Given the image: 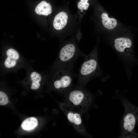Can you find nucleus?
<instances>
[{"instance_id":"nucleus-1","label":"nucleus","mask_w":138,"mask_h":138,"mask_svg":"<svg viewBox=\"0 0 138 138\" xmlns=\"http://www.w3.org/2000/svg\"><path fill=\"white\" fill-rule=\"evenodd\" d=\"M124 113L121 123V137H136L134 131L138 119V107L131 104L126 99L122 100Z\"/></svg>"},{"instance_id":"nucleus-16","label":"nucleus","mask_w":138,"mask_h":138,"mask_svg":"<svg viewBox=\"0 0 138 138\" xmlns=\"http://www.w3.org/2000/svg\"><path fill=\"white\" fill-rule=\"evenodd\" d=\"M31 77L32 82H40L41 79L40 75L36 72H32L31 74Z\"/></svg>"},{"instance_id":"nucleus-11","label":"nucleus","mask_w":138,"mask_h":138,"mask_svg":"<svg viewBox=\"0 0 138 138\" xmlns=\"http://www.w3.org/2000/svg\"><path fill=\"white\" fill-rule=\"evenodd\" d=\"M38 124L37 119L33 117L28 118L25 120L21 124V127L24 130L30 131L34 129Z\"/></svg>"},{"instance_id":"nucleus-15","label":"nucleus","mask_w":138,"mask_h":138,"mask_svg":"<svg viewBox=\"0 0 138 138\" xmlns=\"http://www.w3.org/2000/svg\"><path fill=\"white\" fill-rule=\"evenodd\" d=\"M8 99L6 95L4 92L0 91V105H4L8 102Z\"/></svg>"},{"instance_id":"nucleus-17","label":"nucleus","mask_w":138,"mask_h":138,"mask_svg":"<svg viewBox=\"0 0 138 138\" xmlns=\"http://www.w3.org/2000/svg\"><path fill=\"white\" fill-rule=\"evenodd\" d=\"M40 84L39 82H32L31 89H36L38 88L40 86Z\"/></svg>"},{"instance_id":"nucleus-3","label":"nucleus","mask_w":138,"mask_h":138,"mask_svg":"<svg viewBox=\"0 0 138 138\" xmlns=\"http://www.w3.org/2000/svg\"><path fill=\"white\" fill-rule=\"evenodd\" d=\"M66 98L69 104L80 112L86 110L92 101L91 94L84 89H72L67 93Z\"/></svg>"},{"instance_id":"nucleus-8","label":"nucleus","mask_w":138,"mask_h":138,"mask_svg":"<svg viewBox=\"0 0 138 138\" xmlns=\"http://www.w3.org/2000/svg\"><path fill=\"white\" fill-rule=\"evenodd\" d=\"M68 16L67 14L64 12H61L55 17L53 22L54 28L57 30H60L63 28L67 22Z\"/></svg>"},{"instance_id":"nucleus-5","label":"nucleus","mask_w":138,"mask_h":138,"mask_svg":"<svg viewBox=\"0 0 138 138\" xmlns=\"http://www.w3.org/2000/svg\"><path fill=\"white\" fill-rule=\"evenodd\" d=\"M61 107L68 121L75 128L80 132H85L80 112L67 103H61Z\"/></svg>"},{"instance_id":"nucleus-2","label":"nucleus","mask_w":138,"mask_h":138,"mask_svg":"<svg viewBox=\"0 0 138 138\" xmlns=\"http://www.w3.org/2000/svg\"><path fill=\"white\" fill-rule=\"evenodd\" d=\"M98 55L97 51L95 50L84 57V60L78 75L79 82L80 84H85L100 75V70Z\"/></svg>"},{"instance_id":"nucleus-10","label":"nucleus","mask_w":138,"mask_h":138,"mask_svg":"<svg viewBox=\"0 0 138 138\" xmlns=\"http://www.w3.org/2000/svg\"><path fill=\"white\" fill-rule=\"evenodd\" d=\"M102 22L103 27L107 29L112 30L114 29L117 24V20L113 18H110L106 12H103L101 14Z\"/></svg>"},{"instance_id":"nucleus-4","label":"nucleus","mask_w":138,"mask_h":138,"mask_svg":"<svg viewBox=\"0 0 138 138\" xmlns=\"http://www.w3.org/2000/svg\"><path fill=\"white\" fill-rule=\"evenodd\" d=\"M84 57L85 55L78 52L75 46L72 43H68L61 49L58 58L59 70L72 71L74 64L79 56Z\"/></svg>"},{"instance_id":"nucleus-12","label":"nucleus","mask_w":138,"mask_h":138,"mask_svg":"<svg viewBox=\"0 0 138 138\" xmlns=\"http://www.w3.org/2000/svg\"><path fill=\"white\" fill-rule=\"evenodd\" d=\"M90 0H80L77 4L78 8L81 10H86L90 5Z\"/></svg>"},{"instance_id":"nucleus-14","label":"nucleus","mask_w":138,"mask_h":138,"mask_svg":"<svg viewBox=\"0 0 138 138\" xmlns=\"http://www.w3.org/2000/svg\"><path fill=\"white\" fill-rule=\"evenodd\" d=\"M16 60L8 57L5 60L4 64L7 68H10L14 66L16 63Z\"/></svg>"},{"instance_id":"nucleus-6","label":"nucleus","mask_w":138,"mask_h":138,"mask_svg":"<svg viewBox=\"0 0 138 138\" xmlns=\"http://www.w3.org/2000/svg\"><path fill=\"white\" fill-rule=\"evenodd\" d=\"M75 75L72 71L59 70L56 75V78L54 82V87L62 91L68 89L71 86Z\"/></svg>"},{"instance_id":"nucleus-13","label":"nucleus","mask_w":138,"mask_h":138,"mask_svg":"<svg viewBox=\"0 0 138 138\" xmlns=\"http://www.w3.org/2000/svg\"><path fill=\"white\" fill-rule=\"evenodd\" d=\"M6 54L8 57L16 60H18L19 58V55L18 52L13 49H8L7 51Z\"/></svg>"},{"instance_id":"nucleus-7","label":"nucleus","mask_w":138,"mask_h":138,"mask_svg":"<svg viewBox=\"0 0 138 138\" xmlns=\"http://www.w3.org/2000/svg\"><path fill=\"white\" fill-rule=\"evenodd\" d=\"M114 43L115 48L119 53L128 57H133L131 50L132 43L130 39L126 37H119L115 39Z\"/></svg>"},{"instance_id":"nucleus-9","label":"nucleus","mask_w":138,"mask_h":138,"mask_svg":"<svg viewBox=\"0 0 138 138\" xmlns=\"http://www.w3.org/2000/svg\"><path fill=\"white\" fill-rule=\"evenodd\" d=\"M35 12L39 15L48 16L52 13V6L49 3L42 1L36 7Z\"/></svg>"}]
</instances>
